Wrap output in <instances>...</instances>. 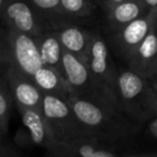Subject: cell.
I'll list each match as a JSON object with an SVG mask.
<instances>
[{
    "label": "cell",
    "instance_id": "ac0fdd59",
    "mask_svg": "<svg viewBox=\"0 0 157 157\" xmlns=\"http://www.w3.org/2000/svg\"><path fill=\"white\" fill-rule=\"evenodd\" d=\"M14 105L11 90L3 74H0V125L8 133L12 108Z\"/></svg>",
    "mask_w": 157,
    "mask_h": 157
},
{
    "label": "cell",
    "instance_id": "9c48e42d",
    "mask_svg": "<svg viewBox=\"0 0 157 157\" xmlns=\"http://www.w3.org/2000/svg\"><path fill=\"white\" fill-rule=\"evenodd\" d=\"M22 118L23 127L15 136V141L21 146H41L45 150L55 140L53 131L42 110L16 108Z\"/></svg>",
    "mask_w": 157,
    "mask_h": 157
},
{
    "label": "cell",
    "instance_id": "6da1fadb",
    "mask_svg": "<svg viewBox=\"0 0 157 157\" xmlns=\"http://www.w3.org/2000/svg\"><path fill=\"white\" fill-rule=\"evenodd\" d=\"M69 102L90 138L127 155L124 151L132 145L141 125L131 120L117 105L101 97L74 95Z\"/></svg>",
    "mask_w": 157,
    "mask_h": 157
},
{
    "label": "cell",
    "instance_id": "5bb4252c",
    "mask_svg": "<svg viewBox=\"0 0 157 157\" xmlns=\"http://www.w3.org/2000/svg\"><path fill=\"white\" fill-rule=\"evenodd\" d=\"M33 81L43 93L57 95L68 100L75 95L61 70L56 68L43 65L33 74Z\"/></svg>",
    "mask_w": 157,
    "mask_h": 157
},
{
    "label": "cell",
    "instance_id": "ffe728a7",
    "mask_svg": "<svg viewBox=\"0 0 157 157\" xmlns=\"http://www.w3.org/2000/svg\"><path fill=\"white\" fill-rule=\"evenodd\" d=\"M20 155L17 148L7 139V132L0 125V157H15Z\"/></svg>",
    "mask_w": 157,
    "mask_h": 157
},
{
    "label": "cell",
    "instance_id": "d6986e66",
    "mask_svg": "<svg viewBox=\"0 0 157 157\" xmlns=\"http://www.w3.org/2000/svg\"><path fill=\"white\" fill-rule=\"evenodd\" d=\"M60 8L68 17L83 18L93 12V0H60Z\"/></svg>",
    "mask_w": 157,
    "mask_h": 157
},
{
    "label": "cell",
    "instance_id": "484cf974",
    "mask_svg": "<svg viewBox=\"0 0 157 157\" xmlns=\"http://www.w3.org/2000/svg\"><path fill=\"white\" fill-rule=\"evenodd\" d=\"M5 1L6 0H0V13H1V10H2L3 5H5Z\"/></svg>",
    "mask_w": 157,
    "mask_h": 157
},
{
    "label": "cell",
    "instance_id": "277c9868",
    "mask_svg": "<svg viewBox=\"0 0 157 157\" xmlns=\"http://www.w3.org/2000/svg\"><path fill=\"white\" fill-rule=\"evenodd\" d=\"M42 111L55 140L90 137L68 99L50 93H43Z\"/></svg>",
    "mask_w": 157,
    "mask_h": 157
},
{
    "label": "cell",
    "instance_id": "e0dca14e",
    "mask_svg": "<svg viewBox=\"0 0 157 157\" xmlns=\"http://www.w3.org/2000/svg\"><path fill=\"white\" fill-rule=\"evenodd\" d=\"M40 15L52 26L53 29L66 24H71L73 20L68 17L60 8V0H28Z\"/></svg>",
    "mask_w": 157,
    "mask_h": 157
},
{
    "label": "cell",
    "instance_id": "d4e9b609",
    "mask_svg": "<svg viewBox=\"0 0 157 157\" xmlns=\"http://www.w3.org/2000/svg\"><path fill=\"white\" fill-rule=\"evenodd\" d=\"M145 3L148 6L151 10H155L157 11V0H144Z\"/></svg>",
    "mask_w": 157,
    "mask_h": 157
},
{
    "label": "cell",
    "instance_id": "603a6c76",
    "mask_svg": "<svg viewBox=\"0 0 157 157\" xmlns=\"http://www.w3.org/2000/svg\"><path fill=\"white\" fill-rule=\"evenodd\" d=\"M122 1H124V0H100L101 5H102V7L105 10L110 7H112V6L116 5V3L122 2Z\"/></svg>",
    "mask_w": 157,
    "mask_h": 157
},
{
    "label": "cell",
    "instance_id": "cb8c5ba5",
    "mask_svg": "<svg viewBox=\"0 0 157 157\" xmlns=\"http://www.w3.org/2000/svg\"><path fill=\"white\" fill-rule=\"evenodd\" d=\"M148 82H150L151 86H152L153 90H154V94H155V97H156V101H157V74L153 76V78H148Z\"/></svg>",
    "mask_w": 157,
    "mask_h": 157
},
{
    "label": "cell",
    "instance_id": "3957f363",
    "mask_svg": "<svg viewBox=\"0 0 157 157\" xmlns=\"http://www.w3.org/2000/svg\"><path fill=\"white\" fill-rule=\"evenodd\" d=\"M86 63L96 94L117 105L115 84L118 68L112 60L109 43L99 33H93Z\"/></svg>",
    "mask_w": 157,
    "mask_h": 157
},
{
    "label": "cell",
    "instance_id": "ba28073f",
    "mask_svg": "<svg viewBox=\"0 0 157 157\" xmlns=\"http://www.w3.org/2000/svg\"><path fill=\"white\" fill-rule=\"evenodd\" d=\"M45 155L50 157H117L124 154L95 138L81 137L54 140L45 148Z\"/></svg>",
    "mask_w": 157,
    "mask_h": 157
},
{
    "label": "cell",
    "instance_id": "8fae6325",
    "mask_svg": "<svg viewBox=\"0 0 157 157\" xmlns=\"http://www.w3.org/2000/svg\"><path fill=\"white\" fill-rule=\"evenodd\" d=\"M61 72L75 95L98 96L95 92L90 72L85 59L63 50L61 59Z\"/></svg>",
    "mask_w": 157,
    "mask_h": 157
},
{
    "label": "cell",
    "instance_id": "2e32d148",
    "mask_svg": "<svg viewBox=\"0 0 157 157\" xmlns=\"http://www.w3.org/2000/svg\"><path fill=\"white\" fill-rule=\"evenodd\" d=\"M39 48L42 63L44 66L61 70L63 48L55 29H50L45 33L35 37Z\"/></svg>",
    "mask_w": 157,
    "mask_h": 157
},
{
    "label": "cell",
    "instance_id": "7402d4cb",
    "mask_svg": "<svg viewBox=\"0 0 157 157\" xmlns=\"http://www.w3.org/2000/svg\"><path fill=\"white\" fill-rule=\"evenodd\" d=\"M147 125V130L148 133L153 137L157 138V115L154 118H152L151 121H148Z\"/></svg>",
    "mask_w": 157,
    "mask_h": 157
},
{
    "label": "cell",
    "instance_id": "4fadbf2b",
    "mask_svg": "<svg viewBox=\"0 0 157 157\" xmlns=\"http://www.w3.org/2000/svg\"><path fill=\"white\" fill-rule=\"evenodd\" d=\"M150 8L144 0H124L105 9V16L110 33L115 31L132 21L145 15Z\"/></svg>",
    "mask_w": 157,
    "mask_h": 157
},
{
    "label": "cell",
    "instance_id": "8992f818",
    "mask_svg": "<svg viewBox=\"0 0 157 157\" xmlns=\"http://www.w3.org/2000/svg\"><path fill=\"white\" fill-rule=\"evenodd\" d=\"M8 28L28 33L33 37L53 29L28 0H6L0 13Z\"/></svg>",
    "mask_w": 157,
    "mask_h": 157
},
{
    "label": "cell",
    "instance_id": "30bf717a",
    "mask_svg": "<svg viewBox=\"0 0 157 157\" xmlns=\"http://www.w3.org/2000/svg\"><path fill=\"white\" fill-rule=\"evenodd\" d=\"M3 76L7 80L16 108L42 110L43 92L38 87L33 78L13 65L6 66Z\"/></svg>",
    "mask_w": 157,
    "mask_h": 157
},
{
    "label": "cell",
    "instance_id": "7c38bea8",
    "mask_svg": "<svg viewBox=\"0 0 157 157\" xmlns=\"http://www.w3.org/2000/svg\"><path fill=\"white\" fill-rule=\"evenodd\" d=\"M126 63L129 69L147 80L157 74V21Z\"/></svg>",
    "mask_w": 157,
    "mask_h": 157
},
{
    "label": "cell",
    "instance_id": "5b68a950",
    "mask_svg": "<svg viewBox=\"0 0 157 157\" xmlns=\"http://www.w3.org/2000/svg\"><path fill=\"white\" fill-rule=\"evenodd\" d=\"M157 21V11L150 10L145 15L132 21L109 35V46L126 63L135 50L143 42Z\"/></svg>",
    "mask_w": 157,
    "mask_h": 157
},
{
    "label": "cell",
    "instance_id": "52a82bcc",
    "mask_svg": "<svg viewBox=\"0 0 157 157\" xmlns=\"http://www.w3.org/2000/svg\"><path fill=\"white\" fill-rule=\"evenodd\" d=\"M6 35L11 57L10 65L15 66L23 73L33 78L36 71L43 66L35 37L8 27Z\"/></svg>",
    "mask_w": 157,
    "mask_h": 157
},
{
    "label": "cell",
    "instance_id": "7a4b0ae2",
    "mask_svg": "<svg viewBox=\"0 0 157 157\" xmlns=\"http://www.w3.org/2000/svg\"><path fill=\"white\" fill-rule=\"evenodd\" d=\"M115 96L121 110L139 125L157 115L156 97L148 80L128 67L117 69Z\"/></svg>",
    "mask_w": 157,
    "mask_h": 157
},
{
    "label": "cell",
    "instance_id": "9a60e30c",
    "mask_svg": "<svg viewBox=\"0 0 157 157\" xmlns=\"http://www.w3.org/2000/svg\"><path fill=\"white\" fill-rule=\"evenodd\" d=\"M63 50L85 59L87 57L93 33L78 25L71 23L55 28Z\"/></svg>",
    "mask_w": 157,
    "mask_h": 157
},
{
    "label": "cell",
    "instance_id": "44dd1931",
    "mask_svg": "<svg viewBox=\"0 0 157 157\" xmlns=\"http://www.w3.org/2000/svg\"><path fill=\"white\" fill-rule=\"evenodd\" d=\"M11 63V57H10V51L8 46L7 35L5 31H0V66H6Z\"/></svg>",
    "mask_w": 157,
    "mask_h": 157
}]
</instances>
